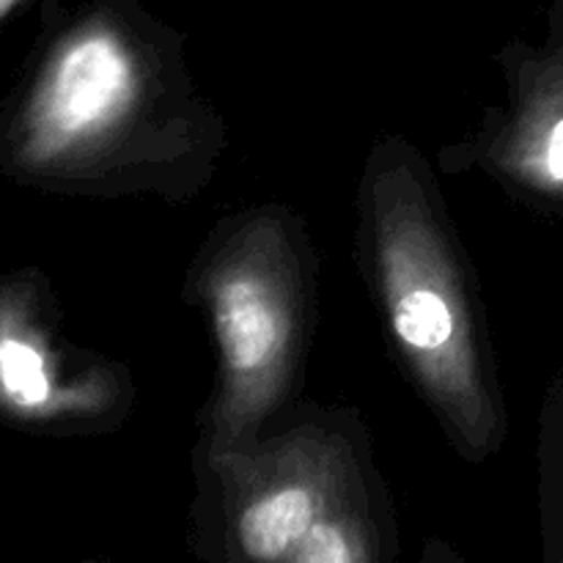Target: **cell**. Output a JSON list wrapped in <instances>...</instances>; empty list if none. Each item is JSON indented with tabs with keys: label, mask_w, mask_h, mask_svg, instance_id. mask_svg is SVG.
Returning a JSON list of instances; mask_svg holds the SVG:
<instances>
[{
	"label": "cell",
	"mask_w": 563,
	"mask_h": 563,
	"mask_svg": "<svg viewBox=\"0 0 563 563\" xmlns=\"http://www.w3.org/2000/svg\"><path fill=\"white\" fill-rule=\"evenodd\" d=\"M418 563H467V561L462 559V553L454 548V544H449L440 537H432L423 542L421 561Z\"/></svg>",
	"instance_id": "9c48e42d"
},
{
	"label": "cell",
	"mask_w": 563,
	"mask_h": 563,
	"mask_svg": "<svg viewBox=\"0 0 563 563\" xmlns=\"http://www.w3.org/2000/svg\"><path fill=\"white\" fill-rule=\"evenodd\" d=\"M225 146L174 60L104 11L60 31L0 113V170L64 198L192 201Z\"/></svg>",
	"instance_id": "6da1fadb"
},
{
	"label": "cell",
	"mask_w": 563,
	"mask_h": 563,
	"mask_svg": "<svg viewBox=\"0 0 563 563\" xmlns=\"http://www.w3.org/2000/svg\"><path fill=\"white\" fill-rule=\"evenodd\" d=\"M449 174L482 170L542 218L563 214V55H526L509 64V104L440 152Z\"/></svg>",
	"instance_id": "8992f818"
},
{
	"label": "cell",
	"mask_w": 563,
	"mask_h": 563,
	"mask_svg": "<svg viewBox=\"0 0 563 563\" xmlns=\"http://www.w3.org/2000/svg\"><path fill=\"white\" fill-rule=\"evenodd\" d=\"M372 465V434L355 407L291 405L245 449L192 451L187 548L203 563H286Z\"/></svg>",
	"instance_id": "277c9868"
},
{
	"label": "cell",
	"mask_w": 563,
	"mask_h": 563,
	"mask_svg": "<svg viewBox=\"0 0 563 563\" xmlns=\"http://www.w3.org/2000/svg\"><path fill=\"white\" fill-rule=\"evenodd\" d=\"M286 563H399V522L377 465L339 495Z\"/></svg>",
	"instance_id": "52a82bcc"
},
{
	"label": "cell",
	"mask_w": 563,
	"mask_h": 563,
	"mask_svg": "<svg viewBox=\"0 0 563 563\" xmlns=\"http://www.w3.org/2000/svg\"><path fill=\"white\" fill-rule=\"evenodd\" d=\"M135 407L130 368L75 344L38 269L0 278V421L47 438L113 434Z\"/></svg>",
	"instance_id": "5b68a950"
},
{
	"label": "cell",
	"mask_w": 563,
	"mask_h": 563,
	"mask_svg": "<svg viewBox=\"0 0 563 563\" xmlns=\"http://www.w3.org/2000/svg\"><path fill=\"white\" fill-rule=\"evenodd\" d=\"M77 563H113V561H104V559H86V561H77Z\"/></svg>",
	"instance_id": "8fae6325"
},
{
	"label": "cell",
	"mask_w": 563,
	"mask_h": 563,
	"mask_svg": "<svg viewBox=\"0 0 563 563\" xmlns=\"http://www.w3.org/2000/svg\"><path fill=\"white\" fill-rule=\"evenodd\" d=\"M357 267L385 341L451 449L471 465L509 434L478 278L438 176L405 135L379 137L357 181Z\"/></svg>",
	"instance_id": "7a4b0ae2"
},
{
	"label": "cell",
	"mask_w": 563,
	"mask_h": 563,
	"mask_svg": "<svg viewBox=\"0 0 563 563\" xmlns=\"http://www.w3.org/2000/svg\"><path fill=\"white\" fill-rule=\"evenodd\" d=\"M16 3H20V0H0V20H3V16L9 14Z\"/></svg>",
	"instance_id": "30bf717a"
},
{
	"label": "cell",
	"mask_w": 563,
	"mask_h": 563,
	"mask_svg": "<svg viewBox=\"0 0 563 563\" xmlns=\"http://www.w3.org/2000/svg\"><path fill=\"white\" fill-rule=\"evenodd\" d=\"M185 297L214 350L192 451L245 449L291 407L317 330L319 256L300 214L278 201L225 214L192 256Z\"/></svg>",
	"instance_id": "3957f363"
},
{
	"label": "cell",
	"mask_w": 563,
	"mask_h": 563,
	"mask_svg": "<svg viewBox=\"0 0 563 563\" xmlns=\"http://www.w3.org/2000/svg\"><path fill=\"white\" fill-rule=\"evenodd\" d=\"M563 388L555 372L548 383L539 427V493H542V563H563Z\"/></svg>",
	"instance_id": "ba28073f"
}]
</instances>
